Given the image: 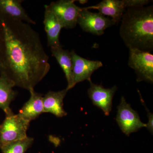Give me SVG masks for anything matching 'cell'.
Returning a JSON list of instances; mask_svg holds the SVG:
<instances>
[{"instance_id":"obj_1","label":"cell","mask_w":153,"mask_h":153,"mask_svg":"<svg viewBox=\"0 0 153 153\" xmlns=\"http://www.w3.org/2000/svg\"><path fill=\"white\" fill-rule=\"evenodd\" d=\"M49 57L29 24L0 13V74L29 91L49 71Z\"/></svg>"},{"instance_id":"obj_2","label":"cell","mask_w":153,"mask_h":153,"mask_svg":"<svg viewBox=\"0 0 153 153\" xmlns=\"http://www.w3.org/2000/svg\"><path fill=\"white\" fill-rule=\"evenodd\" d=\"M120 22V35L129 49L153 51V5L127 8Z\"/></svg>"},{"instance_id":"obj_3","label":"cell","mask_w":153,"mask_h":153,"mask_svg":"<svg viewBox=\"0 0 153 153\" xmlns=\"http://www.w3.org/2000/svg\"><path fill=\"white\" fill-rule=\"evenodd\" d=\"M30 123L19 114L12 112L6 115L5 119L0 125V149L9 143L27 137Z\"/></svg>"},{"instance_id":"obj_4","label":"cell","mask_w":153,"mask_h":153,"mask_svg":"<svg viewBox=\"0 0 153 153\" xmlns=\"http://www.w3.org/2000/svg\"><path fill=\"white\" fill-rule=\"evenodd\" d=\"M128 65L137 74V82L153 83V55L151 52L130 49Z\"/></svg>"},{"instance_id":"obj_5","label":"cell","mask_w":153,"mask_h":153,"mask_svg":"<svg viewBox=\"0 0 153 153\" xmlns=\"http://www.w3.org/2000/svg\"><path fill=\"white\" fill-rule=\"evenodd\" d=\"M77 23L84 32L100 36L104 34L105 30L115 25L116 22L100 13H92L82 8Z\"/></svg>"},{"instance_id":"obj_6","label":"cell","mask_w":153,"mask_h":153,"mask_svg":"<svg viewBox=\"0 0 153 153\" xmlns=\"http://www.w3.org/2000/svg\"><path fill=\"white\" fill-rule=\"evenodd\" d=\"M47 8L52 12L59 20L63 28L72 29L75 27L82 8L76 5L73 0H60L52 2Z\"/></svg>"},{"instance_id":"obj_7","label":"cell","mask_w":153,"mask_h":153,"mask_svg":"<svg viewBox=\"0 0 153 153\" xmlns=\"http://www.w3.org/2000/svg\"><path fill=\"white\" fill-rule=\"evenodd\" d=\"M117 109V122L122 131L126 135L129 136L142 128L146 127V124L141 121L137 113L126 102L124 97H122Z\"/></svg>"},{"instance_id":"obj_8","label":"cell","mask_w":153,"mask_h":153,"mask_svg":"<svg viewBox=\"0 0 153 153\" xmlns=\"http://www.w3.org/2000/svg\"><path fill=\"white\" fill-rule=\"evenodd\" d=\"M70 53L72 62L73 87L78 82L85 80L90 81L93 72L103 66L101 61L85 59L73 50Z\"/></svg>"},{"instance_id":"obj_9","label":"cell","mask_w":153,"mask_h":153,"mask_svg":"<svg viewBox=\"0 0 153 153\" xmlns=\"http://www.w3.org/2000/svg\"><path fill=\"white\" fill-rule=\"evenodd\" d=\"M89 82L90 87L88 94L93 105L100 108L105 115H109L112 109L113 98L117 87L114 86L105 88L101 85L94 84L91 80Z\"/></svg>"},{"instance_id":"obj_10","label":"cell","mask_w":153,"mask_h":153,"mask_svg":"<svg viewBox=\"0 0 153 153\" xmlns=\"http://www.w3.org/2000/svg\"><path fill=\"white\" fill-rule=\"evenodd\" d=\"M68 91L66 88L58 91H49L43 97L44 113H50L57 117L67 115L63 108V99Z\"/></svg>"},{"instance_id":"obj_11","label":"cell","mask_w":153,"mask_h":153,"mask_svg":"<svg viewBox=\"0 0 153 153\" xmlns=\"http://www.w3.org/2000/svg\"><path fill=\"white\" fill-rule=\"evenodd\" d=\"M44 24L48 46L51 48L62 47L59 37L63 27L55 14L47 8H45Z\"/></svg>"},{"instance_id":"obj_12","label":"cell","mask_w":153,"mask_h":153,"mask_svg":"<svg viewBox=\"0 0 153 153\" xmlns=\"http://www.w3.org/2000/svg\"><path fill=\"white\" fill-rule=\"evenodd\" d=\"M30 93V99L20 110L19 114L23 118L30 122L34 120L44 113L43 97L32 88L29 91Z\"/></svg>"},{"instance_id":"obj_13","label":"cell","mask_w":153,"mask_h":153,"mask_svg":"<svg viewBox=\"0 0 153 153\" xmlns=\"http://www.w3.org/2000/svg\"><path fill=\"white\" fill-rule=\"evenodd\" d=\"M84 8L87 10H97L99 13L105 16L111 17L116 23L120 22L126 9L124 6L123 0H103L97 4L88 6Z\"/></svg>"},{"instance_id":"obj_14","label":"cell","mask_w":153,"mask_h":153,"mask_svg":"<svg viewBox=\"0 0 153 153\" xmlns=\"http://www.w3.org/2000/svg\"><path fill=\"white\" fill-rule=\"evenodd\" d=\"M22 2L20 0H0V13L28 24L36 25L22 7Z\"/></svg>"},{"instance_id":"obj_15","label":"cell","mask_w":153,"mask_h":153,"mask_svg":"<svg viewBox=\"0 0 153 153\" xmlns=\"http://www.w3.org/2000/svg\"><path fill=\"white\" fill-rule=\"evenodd\" d=\"M52 55L63 70L68 82L66 89L70 90L73 88L72 62L71 53L68 50L63 49L62 47L51 48Z\"/></svg>"},{"instance_id":"obj_16","label":"cell","mask_w":153,"mask_h":153,"mask_svg":"<svg viewBox=\"0 0 153 153\" xmlns=\"http://www.w3.org/2000/svg\"><path fill=\"white\" fill-rule=\"evenodd\" d=\"M15 86L13 83L8 79L0 76V108L4 111L6 115L13 112L10 105L16 95L13 89Z\"/></svg>"},{"instance_id":"obj_17","label":"cell","mask_w":153,"mask_h":153,"mask_svg":"<svg viewBox=\"0 0 153 153\" xmlns=\"http://www.w3.org/2000/svg\"><path fill=\"white\" fill-rule=\"evenodd\" d=\"M33 138L27 137L23 139L11 143L1 149L2 153H25L33 145Z\"/></svg>"},{"instance_id":"obj_18","label":"cell","mask_w":153,"mask_h":153,"mask_svg":"<svg viewBox=\"0 0 153 153\" xmlns=\"http://www.w3.org/2000/svg\"><path fill=\"white\" fill-rule=\"evenodd\" d=\"M124 6L126 9L128 8L139 7L149 4L151 1L149 0H123Z\"/></svg>"},{"instance_id":"obj_19","label":"cell","mask_w":153,"mask_h":153,"mask_svg":"<svg viewBox=\"0 0 153 153\" xmlns=\"http://www.w3.org/2000/svg\"><path fill=\"white\" fill-rule=\"evenodd\" d=\"M146 109L147 110V112L148 119V123L146 124V127L149 131L151 133L153 134V115L152 113L150 112L149 111L148 109L146 107Z\"/></svg>"}]
</instances>
